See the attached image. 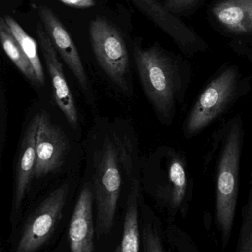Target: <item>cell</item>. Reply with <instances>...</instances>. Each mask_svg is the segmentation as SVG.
Returning <instances> with one entry per match:
<instances>
[{
    "label": "cell",
    "mask_w": 252,
    "mask_h": 252,
    "mask_svg": "<svg viewBox=\"0 0 252 252\" xmlns=\"http://www.w3.org/2000/svg\"><path fill=\"white\" fill-rule=\"evenodd\" d=\"M133 56L146 97L160 120L170 124L177 105L184 98L190 76L159 47L135 45Z\"/></svg>",
    "instance_id": "6da1fadb"
},
{
    "label": "cell",
    "mask_w": 252,
    "mask_h": 252,
    "mask_svg": "<svg viewBox=\"0 0 252 252\" xmlns=\"http://www.w3.org/2000/svg\"><path fill=\"white\" fill-rule=\"evenodd\" d=\"M244 134L241 117L231 120L225 127L217 162L215 223L223 249L229 246L235 224Z\"/></svg>",
    "instance_id": "7a4b0ae2"
},
{
    "label": "cell",
    "mask_w": 252,
    "mask_h": 252,
    "mask_svg": "<svg viewBox=\"0 0 252 252\" xmlns=\"http://www.w3.org/2000/svg\"><path fill=\"white\" fill-rule=\"evenodd\" d=\"M117 136L104 138L98 150L93 178V196L96 205V232L107 235L113 226L121 188V168L132 173L131 157Z\"/></svg>",
    "instance_id": "3957f363"
},
{
    "label": "cell",
    "mask_w": 252,
    "mask_h": 252,
    "mask_svg": "<svg viewBox=\"0 0 252 252\" xmlns=\"http://www.w3.org/2000/svg\"><path fill=\"white\" fill-rule=\"evenodd\" d=\"M156 197L167 209L170 219H185L189 213L193 196V181L190 176L186 157L173 148L161 150Z\"/></svg>",
    "instance_id": "277c9868"
},
{
    "label": "cell",
    "mask_w": 252,
    "mask_h": 252,
    "mask_svg": "<svg viewBox=\"0 0 252 252\" xmlns=\"http://www.w3.org/2000/svg\"><path fill=\"white\" fill-rule=\"evenodd\" d=\"M240 73L229 66L217 74L203 90L189 112L185 133L194 136L216 121L233 103L240 93Z\"/></svg>",
    "instance_id": "5b68a950"
},
{
    "label": "cell",
    "mask_w": 252,
    "mask_h": 252,
    "mask_svg": "<svg viewBox=\"0 0 252 252\" xmlns=\"http://www.w3.org/2000/svg\"><path fill=\"white\" fill-rule=\"evenodd\" d=\"M92 47L102 69L124 93L130 92V59L127 44L119 31L105 18L97 17L90 25Z\"/></svg>",
    "instance_id": "8992f818"
},
{
    "label": "cell",
    "mask_w": 252,
    "mask_h": 252,
    "mask_svg": "<svg viewBox=\"0 0 252 252\" xmlns=\"http://www.w3.org/2000/svg\"><path fill=\"white\" fill-rule=\"evenodd\" d=\"M68 192L64 184L44 198L27 220L14 252H36L44 245L62 219Z\"/></svg>",
    "instance_id": "52a82bcc"
},
{
    "label": "cell",
    "mask_w": 252,
    "mask_h": 252,
    "mask_svg": "<svg viewBox=\"0 0 252 252\" xmlns=\"http://www.w3.org/2000/svg\"><path fill=\"white\" fill-rule=\"evenodd\" d=\"M69 151V142L59 126L52 122L48 114H39L36 133V160L34 179H39L57 171Z\"/></svg>",
    "instance_id": "ba28073f"
},
{
    "label": "cell",
    "mask_w": 252,
    "mask_h": 252,
    "mask_svg": "<svg viewBox=\"0 0 252 252\" xmlns=\"http://www.w3.org/2000/svg\"><path fill=\"white\" fill-rule=\"evenodd\" d=\"M36 32L51 80L55 101L66 117L70 125L76 128L78 124L77 108L72 92L67 82L63 66L59 61L57 51L41 22L37 23Z\"/></svg>",
    "instance_id": "9c48e42d"
},
{
    "label": "cell",
    "mask_w": 252,
    "mask_h": 252,
    "mask_svg": "<svg viewBox=\"0 0 252 252\" xmlns=\"http://www.w3.org/2000/svg\"><path fill=\"white\" fill-rule=\"evenodd\" d=\"M142 12L166 33L187 55H193L207 48L205 41L184 22L169 11L157 0H131Z\"/></svg>",
    "instance_id": "30bf717a"
},
{
    "label": "cell",
    "mask_w": 252,
    "mask_h": 252,
    "mask_svg": "<svg viewBox=\"0 0 252 252\" xmlns=\"http://www.w3.org/2000/svg\"><path fill=\"white\" fill-rule=\"evenodd\" d=\"M38 16L57 53L84 89L88 86L87 77L81 62L78 49L71 35L51 9L41 5L38 8Z\"/></svg>",
    "instance_id": "8fae6325"
},
{
    "label": "cell",
    "mask_w": 252,
    "mask_h": 252,
    "mask_svg": "<svg viewBox=\"0 0 252 252\" xmlns=\"http://www.w3.org/2000/svg\"><path fill=\"white\" fill-rule=\"evenodd\" d=\"M93 188L85 185L74 207L69 226L71 252L94 251L95 228L93 223Z\"/></svg>",
    "instance_id": "7c38bea8"
},
{
    "label": "cell",
    "mask_w": 252,
    "mask_h": 252,
    "mask_svg": "<svg viewBox=\"0 0 252 252\" xmlns=\"http://www.w3.org/2000/svg\"><path fill=\"white\" fill-rule=\"evenodd\" d=\"M39 122V114L33 118L28 126L21 146L20 157L16 167L13 203L16 210H19L25 198L31 180L34 179L36 160V142Z\"/></svg>",
    "instance_id": "4fadbf2b"
},
{
    "label": "cell",
    "mask_w": 252,
    "mask_h": 252,
    "mask_svg": "<svg viewBox=\"0 0 252 252\" xmlns=\"http://www.w3.org/2000/svg\"><path fill=\"white\" fill-rule=\"evenodd\" d=\"M212 13L229 31L238 34L252 32V0H223Z\"/></svg>",
    "instance_id": "5bb4252c"
},
{
    "label": "cell",
    "mask_w": 252,
    "mask_h": 252,
    "mask_svg": "<svg viewBox=\"0 0 252 252\" xmlns=\"http://www.w3.org/2000/svg\"><path fill=\"white\" fill-rule=\"evenodd\" d=\"M130 191L127 198L122 238L115 252H139L140 233L138 211L139 182L137 179L133 180Z\"/></svg>",
    "instance_id": "9a60e30c"
},
{
    "label": "cell",
    "mask_w": 252,
    "mask_h": 252,
    "mask_svg": "<svg viewBox=\"0 0 252 252\" xmlns=\"http://www.w3.org/2000/svg\"><path fill=\"white\" fill-rule=\"evenodd\" d=\"M0 39L3 50L19 71L31 84L41 86L34 66L10 32L4 18L0 19Z\"/></svg>",
    "instance_id": "2e32d148"
},
{
    "label": "cell",
    "mask_w": 252,
    "mask_h": 252,
    "mask_svg": "<svg viewBox=\"0 0 252 252\" xmlns=\"http://www.w3.org/2000/svg\"><path fill=\"white\" fill-rule=\"evenodd\" d=\"M3 18L8 26L10 32L17 41L18 44H19L21 48L31 62V64L34 66L40 84L41 86L44 85L45 78H44V71H43L42 65L38 56V48H37L35 40L25 32V30L13 17L8 15H5L3 16Z\"/></svg>",
    "instance_id": "e0dca14e"
},
{
    "label": "cell",
    "mask_w": 252,
    "mask_h": 252,
    "mask_svg": "<svg viewBox=\"0 0 252 252\" xmlns=\"http://www.w3.org/2000/svg\"><path fill=\"white\" fill-rule=\"evenodd\" d=\"M241 217L236 252H252V170L248 198L243 206Z\"/></svg>",
    "instance_id": "ac0fdd59"
},
{
    "label": "cell",
    "mask_w": 252,
    "mask_h": 252,
    "mask_svg": "<svg viewBox=\"0 0 252 252\" xmlns=\"http://www.w3.org/2000/svg\"><path fill=\"white\" fill-rule=\"evenodd\" d=\"M167 237L169 242L176 252H202L193 238L176 223L169 225Z\"/></svg>",
    "instance_id": "d6986e66"
},
{
    "label": "cell",
    "mask_w": 252,
    "mask_h": 252,
    "mask_svg": "<svg viewBox=\"0 0 252 252\" xmlns=\"http://www.w3.org/2000/svg\"><path fill=\"white\" fill-rule=\"evenodd\" d=\"M156 223L149 222L144 227L142 241L144 252H167L163 242L161 228Z\"/></svg>",
    "instance_id": "ffe728a7"
},
{
    "label": "cell",
    "mask_w": 252,
    "mask_h": 252,
    "mask_svg": "<svg viewBox=\"0 0 252 252\" xmlns=\"http://www.w3.org/2000/svg\"><path fill=\"white\" fill-rule=\"evenodd\" d=\"M0 145H1V154L4 148V141H5L6 128H7V103H6L5 92H4V87L1 85V95H0Z\"/></svg>",
    "instance_id": "44dd1931"
},
{
    "label": "cell",
    "mask_w": 252,
    "mask_h": 252,
    "mask_svg": "<svg viewBox=\"0 0 252 252\" xmlns=\"http://www.w3.org/2000/svg\"><path fill=\"white\" fill-rule=\"evenodd\" d=\"M198 0H167L164 6L172 13H180L190 8Z\"/></svg>",
    "instance_id": "7402d4cb"
},
{
    "label": "cell",
    "mask_w": 252,
    "mask_h": 252,
    "mask_svg": "<svg viewBox=\"0 0 252 252\" xmlns=\"http://www.w3.org/2000/svg\"><path fill=\"white\" fill-rule=\"evenodd\" d=\"M65 5L78 9H87L96 6V0H59Z\"/></svg>",
    "instance_id": "603a6c76"
}]
</instances>
